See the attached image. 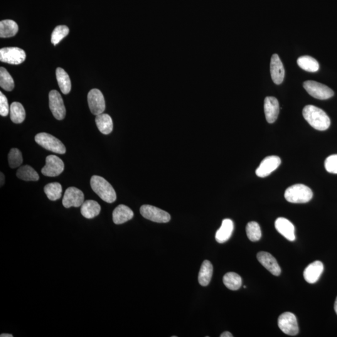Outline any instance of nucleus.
<instances>
[{"mask_svg":"<svg viewBox=\"0 0 337 337\" xmlns=\"http://www.w3.org/2000/svg\"><path fill=\"white\" fill-rule=\"evenodd\" d=\"M304 119L314 129L326 131L331 125V119L324 111L313 105H307L303 110Z\"/></svg>","mask_w":337,"mask_h":337,"instance_id":"f257e3e1","label":"nucleus"},{"mask_svg":"<svg viewBox=\"0 0 337 337\" xmlns=\"http://www.w3.org/2000/svg\"><path fill=\"white\" fill-rule=\"evenodd\" d=\"M91 186L93 191L107 203H112L116 200V193L114 188L102 177L93 176L91 179Z\"/></svg>","mask_w":337,"mask_h":337,"instance_id":"f03ea898","label":"nucleus"},{"mask_svg":"<svg viewBox=\"0 0 337 337\" xmlns=\"http://www.w3.org/2000/svg\"><path fill=\"white\" fill-rule=\"evenodd\" d=\"M285 198L291 203H307L311 200L313 193L311 189L304 184H297L289 187L285 192Z\"/></svg>","mask_w":337,"mask_h":337,"instance_id":"7ed1b4c3","label":"nucleus"},{"mask_svg":"<svg viewBox=\"0 0 337 337\" xmlns=\"http://www.w3.org/2000/svg\"><path fill=\"white\" fill-rule=\"evenodd\" d=\"M34 139L37 144L48 151L60 154H65L66 149L65 145L52 135L41 132L36 135Z\"/></svg>","mask_w":337,"mask_h":337,"instance_id":"20e7f679","label":"nucleus"},{"mask_svg":"<svg viewBox=\"0 0 337 337\" xmlns=\"http://www.w3.org/2000/svg\"><path fill=\"white\" fill-rule=\"evenodd\" d=\"M304 89L309 94L316 99L328 100L334 97V91L323 84L314 81H307L304 83Z\"/></svg>","mask_w":337,"mask_h":337,"instance_id":"39448f33","label":"nucleus"},{"mask_svg":"<svg viewBox=\"0 0 337 337\" xmlns=\"http://www.w3.org/2000/svg\"><path fill=\"white\" fill-rule=\"evenodd\" d=\"M140 213L144 218L155 223H166L171 220V216L168 213L151 205L141 206Z\"/></svg>","mask_w":337,"mask_h":337,"instance_id":"423d86ee","label":"nucleus"},{"mask_svg":"<svg viewBox=\"0 0 337 337\" xmlns=\"http://www.w3.org/2000/svg\"><path fill=\"white\" fill-rule=\"evenodd\" d=\"M25 59L26 53L21 48L8 47L0 50V61L1 62L17 65L24 62Z\"/></svg>","mask_w":337,"mask_h":337,"instance_id":"0eeeda50","label":"nucleus"},{"mask_svg":"<svg viewBox=\"0 0 337 337\" xmlns=\"http://www.w3.org/2000/svg\"><path fill=\"white\" fill-rule=\"evenodd\" d=\"M278 326L286 335L296 336L299 333V326L296 316L290 312L280 315L278 319Z\"/></svg>","mask_w":337,"mask_h":337,"instance_id":"6e6552de","label":"nucleus"},{"mask_svg":"<svg viewBox=\"0 0 337 337\" xmlns=\"http://www.w3.org/2000/svg\"><path fill=\"white\" fill-rule=\"evenodd\" d=\"M65 168L64 162L60 157L55 155H50L46 157L45 166L41 169L44 176L56 177L60 175Z\"/></svg>","mask_w":337,"mask_h":337,"instance_id":"1a4fd4ad","label":"nucleus"},{"mask_svg":"<svg viewBox=\"0 0 337 337\" xmlns=\"http://www.w3.org/2000/svg\"><path fill=\"white\" fill-rule=\"evenodd\" d=\"M49 106L54 117L58 120H63L66 115V108L60 93L51 91L49 94Z\"/></svg>","mask_w":337,"mask_h":337,"instance_id":"9d476101","label":"nucleus"},{"mask_svg":"<svg viewBox=\"0 0 337 337\" xmlns=\"http://www.w3.org/2000/svg\"><path fill=\"white\" fill-rule=\"evenodd\" d=\"M88 102L91 112L98 115L105 112L106 105L104 96L100 90L93 89L88 95Z\"/></svg>","mask_w":337,"mask_h":337,"instance_id":"9b49d317","label":"nucleus"},{"mask_svg":"<svg viewBox=\"0 0 337 337\" xmlns=\"http://www.w3.org/2000/svg\"><path fill=\"white\" fill-rule=\"evenodd\" d=\"M84 199L85 196L82 191L75 187H71L66 189L64 194L62 203L66 208H70L71 207L78 208L82 206Z\"/></svg>","mask_w":337,"mask_h":337,"instance_id":"f8f14e48","label":"nucleus"},{"mask_svg":"<svg viewBox=\"0 0 337 337\" xmlns=\"http://www.w3.org/2000/svg\"><path fill=\"white\" fill-rule=\"evenodd\" d=\"M281 163L280 157L276 156H271L265 157L258 167L255 173L260 178H265L269 176L273 171L276 170Z\"/></svg>","mask_w":337,"mask_h":337,"instance_id":"ddd939ff","label":"nucleus"},{"mask_svg":"<svg viewBox=\"0 0 337 337\" xmlns=\"http://www.w3.org/2000/svg\"><path fill=\"white\" fill-rule=\"evenodd\" d=\"M270 74L272 81L276 85H280L284 80L285 69L277 54H274L270 60Z\"/></svg>","mask_w":337,"mask_h":337,"instance_id":"4468645a","label":"nucleus"},{"mask_svg":"<svg viewBox=\"0 0 337 337\" xmlns=\"http://www.w3.org/2000/svg\"><path fill=\"white\" fill-rule=\"evenodd\" d=\"M258 261L264 266L265 269L275 276H279L281 273V269L276 259L269 253L260 252L257 255Z\"/></svg>","mask_w":337,"mask_h":337,"instance_id":"2eb2a0df","label":"nucleus"},{"mask_svg":"<svg viewBox=\"0 0 337 337\" xmlns=\"http://www.w3.org/2000/svg\"><path fill=\"white\" fill-rule=\"evenodd\" d=\"M324 267L322 262L317 260L311 263L306 268L304 272V277L306 282L313 284L318 281L322 273L324 272Z\"/></svg>","mask_w":337,"mask_h":337,"instance_id":"dca6fc26","label":"nucleus"},{"mask_svg":"<svg viewBox=\"0 0 337 337\" xmlns=\"http://www.w3.org/2000/svg\"><path fill=\"white\" fill-rule=\"evenodd\" d=\"M275 227L278 232L287 240L294 241L296 239L294 225L287 219L284 218L277 219L275 223Z\"/></svg>","mask_w":337,"mask_h":337,"instance_id":"f3484780","label":"nucleus"},{"mask_svg":"<svg viewBox=\"0 0 337 337\" xmlns=\"http://www.w3.org/2000/svg\"><path fill=\"white\" fill-rule=\"evenodd\" d=\"M279 111V103L277 98L272 97L265 98L264 112L268 122L273 123L277 120Z\"/></svg>","mask_w":337,"mask_h":337,"instance_id":"a211bd4d","label":"nucleus"},{"mask_svg":"<svg viewBox=\"0 0 337 337\" xmlns=\"http://www.w3.org/2000/svg\"><path fill=\"white\" fill-rule=\"evenodd\" d=\"M134 217L133 211L123 204L118 206L112 213V220L115 225H122L132 220Z\"/></svg>","mask_w":337,"mask_h":337,"instance_id":"6ab92c4d","label":"nucleus"},{"mask_svg":"<svg viewBox=\"0 0 337 337\" xmlns=\"http://www.w3.org/2000/svg\"><path fill=\"white\" fill-rule=\"evenodd\" d=\"M233 223L229 219L223 221L222 225L216 233V240L218 243H223L227 242L232 234Z\"/></svg>","mask_w":337,"mask_h":337,"instance_id":"aec40b11","label":"nucleus"},{"mask_svg":"<svg viewBox=\"0 0 337 337\" xmlns=\"http://www.w3.org/2000/svg\"><path fill=\"white\" fill-rule=\"evenodd\" d=\"M101 212V206L97 201L88 200L81 206V213L83 217L90 220L97 217Z\"/></svg>","mask_w":337,"mask_h":337,"instance_id":"412c9836","label":"nucleus"},{"mask_svg":"<svg viewBox=\"0 0 337 337\" xmlns=\"http://www.w3.org/2000/svg\"><path fill=\"white\" fill-rule=\"evenodd\" d=\"M213 266L209 260H204L199 273L198 280L202 286H208L212 279Z\"/></svg>","mask_w":337,"mask_h":337,"instance_id":"4be33fe9","label":"nucleus"},{"mask_svg":"<svg viewBox=\"0 0 337 337\" xmlns=\"http://www.w3.org/2000/svg\"><path fill=\"white\" fill-rule=\"evenodd\" d=\"M95 120L98 129L103 134H109L112 131L113 122L110 115L102 113L97 115Z\"/></svg>","mask_w":337,"mask_h":337,"instance_id":"5701e85b","label":"nucleus"},{"mask_svg":"<svg viewBox=\"0 0 337 337\" xmlns=\"http://www.w3.org/2000/svg\"><path fill=\"white\" fill-rule=\"evenodd\" d=\"M18 31V26L15 21L4 19L0 22V37L10 38L15 36Z\"/></svg>","mask_w":337,"mask_h":337,"instance_id":"b1692460","label":"nucleus"},{"mask_svg":"<svg viewBox=\"0 0 337 337\" xmlns=\"http://www.w3.org/2000/svg\"><path fill=\"white\" fill-rule=\"evenodd\" d=\"M56 79L61 92L68 95L71 92V83L70 76L63 68H58L56 71Z\"/></svg>","mask_w":337,"mask_h":337,"instance_id":"393cba45","label":"nucleus"},{"mask_svg":"<svg viewBox=\"0 0 337 337\" xmlns=\"http://www.w3.org/2000/svg\"><path fill=\"white\" fill-rule=\"evenodd\" d=\"M300 68L308 72L315 73L319 70V64L316 59L309 56H301L297 60Z\"/></svg>","mask_w":337,"mask_h":337,"instance_id":"a878e982","label":"nucleus"},{"mask_svg":"<svg viewBox=\"0 0 337 337\" xmlns=\"http://www.w3.org/2000/svg\"><path fill=\"white\" fill-rule=\"evenodd\" d=\"M9 112H10L11 120L15 124H20L25 119V110L21 103L18 102L12 103Z\"/></svg>","mask_w":337,"mask_h":337,"instance_id":"bb28decb","label":"nucleus"},{"mask_svg":"<svg viewBox=\"0 0 337 337\" xmlns=\"http://www.w3.org/2000/svg\"><path fill=\"white\" fill-rule=\"evenodd\" d=\"M223 282L225 287L231 290L239 289L242 284L240 275L234 272H228L225 275Z\"/></svg>","mask_w":337,"mask_h":337,"instance_id":"cd10ccee","label":"nucleus"},{"mask_svg":"<svg viewBox=\"0 0 337 337\" xmlns=\"http://www.w3.org/2000/svg\"><path fill=\"white\" fill-rule=\"evenodd\" d=\"M16 176L19 179L25 181H37L39 179L37 172L28 165L21 167L17 171Z\"/></svg>","mask_w":337,"mask_h":337,"instance_id":"c85d7f7f","label":"nucleus"},{"mask_svg":"<svg viewBox=\"0 0 337 337\" xmlns=\"http://www.w3.org/2000/svg\"><path fill=\"white\" fill-rule=\"evenodd\" d=\"M44 191L50 200L55 201L61 198L63 189L60 183H53L45 186Z\"/></svg>","mask_w":337,"mask_h":337,"instance_id":"c756f323","label":"nucleus"},{"mask_svg":"<svg viewBox=\"0 0 337 337\" xmlns=\"http://www.w3.org/2000/svg\"><path fill=\"white\" fill-rule=\"evenodd\" d=\"M0 87L7 92H11L14 89V84L13 78L5 68H0Z\"/></svg>","mask_w":337,"mask_h":337,"instance_id":"7c9ffc66","label":"nucleus"},{"mask_svg":"<svg viewBox=\"0 0 337 337\" xmlns=\"http://www.w3.org/2000/svg\"><path fill=\"white\" fill-rule=\"evenodd\" d=\"M246 233L248 239L252 242H257L262 237L261 229L259 224L256 222H250L246 226Z\"/></svg>","mask_w":337,"mask_h":337,"instance_id":"2f4dec72","label":"nucleus"},{"mask_svg":"<svg viewBox=\"0 0 337 337\" xmlns=\"http://www.w3.org/2000/svg\"><path fill=\"white\" fill-rule=\"evenodd\" d=\"M69 28L65 25L56 26L51 34V43L54 45H58L69 34Z\"/></svg>","mask_w":337,"mask_h":337,"instance_id":"473e14b6","label":"nucleus"},{"mask_svg":"<svg viewBox=\"0 0 337 337\" xmlns=\"http://www.w3.org/2000/svg\"><path fill=\"white\" fill-rule=\"evenodd\" d=\"M23 161V157L20 151L16 148L11 149L8 154L9 165L11 168L14 169L20 166Z\"/></svg>","mask_w":337,"mask_h":337,"instance_id":"72a5a7b5","label":"nucleus"},{"mask_svg":"<svg viewBox=\"0 0 337 337\" xmlns=\"http://www.w3.org/2000/svg\"><path fill=\"white\" fill-rule=\"evenodd\" d=\"M325 167L327 172L337 174V154L331 155L325 161Z\"/></svg>","mask_w":337,"mask_h":337,"instance_id":"f704fd0d","label":"nucleus"},{"mask_svg":"<svg viewBox=\"0 0 337 337\" xmlns=\"http://www.w3.org/2000/svg\"><path fill=\"white\" fill-rule=\"evenodd\" d=\"M9 108L8 100L3 93L0 92V114L2 116H6L9 114Z\"/></svg>","mask_w":337,"mask_h":337,"instance_id":"c9c22d12","label":"nucleus"},{"mask_svg":"<svg viewBox=\"0 0 337 337\" xmlns=\"http://www.w3.org/2000/svg\"><path fill=\"white\" fill-rule=\"evenodd\" d=\"M221 337H232L233 336L232 334L230 333L229 332H224L221 335Z\"/></svg>","mask_w":337,"mask_h":337,"instance_id":"e433bc0d","label":"nucleus"},{"mask_svg":"<svg viewBox=\"0 0 337 337\" xmlns=\"http://www.w3.org/2000/svg\"><path fill=\"white\" fill-rule=\"evenodd\" d=\"M0 180H1V183H0V184H1V186H3L4 183V176L2 173H1V179H0Z\"/></svg>","mask_w":337,"mask_h":337,"instance_id":"4c0bfd02","label":"nucleus"},{"mask_svg":"<svg viewBox=\"0 0 337 337\" xmlns=\"http://www.w3.org/2000/svg\"><path fill=\"white\" fill-rule=\"evenodd\" d=\"M1 337H13V335L8 334H3L0 336Z\"/></svg>","mask_w":337,"mask_h":337,"instance_id":"58836bf2","label":"nucleus"},{"mask_svg":"<svg viewBox=\"0 0 337 337\" xmlns=\"http://www.w3.org/2000/svg\"><path fill=\"white\" fill-rule=\"evenodd\" d=\"M334 309H335V311H336V314H337V297L336 302H335Z\"/></svg>","mask_w":337,"mask_h":337,"instance_id":"ea45409f","label":"nucleus"}]
</instances>
